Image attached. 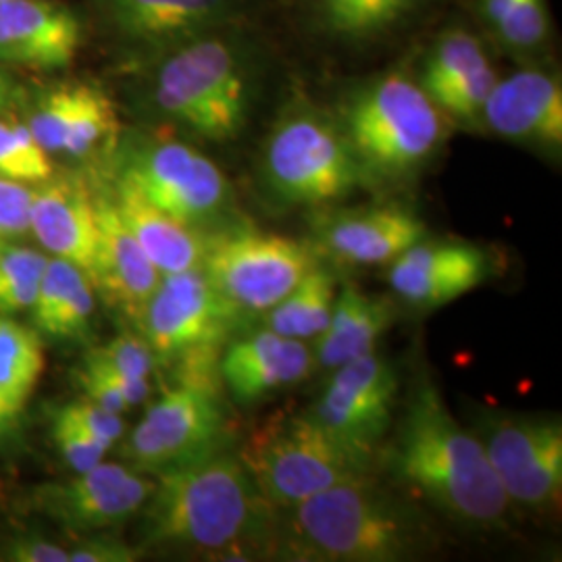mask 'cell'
<instances>
[{"label":"cell","mask_w":562,"mask_h":562,"mask_svg":"<svg viewBox=\"0 0 562 562\" xmlns=\"http://www.w3.org/2000/svg\"><path fill=\"white\" fill-rule=\"evenodd\" d=\"M262 181L288 206H325L369 186L338 121L299 104L281 115L262 146Z\"/></svg>","instance_id":"8992f818"},{"label":"cell","mask_w":562,"mask_h":562,"mask_svg":"<svg viewBox=\"0 0 562 562\" xmlns=\"http://www.w3.org/2000/svg\"><path fill=\"white\" fill-rule=\"evenodd\" d=\"M111 199L120 213L121 222L140 244L144 255L161 271V276L202 269L206 257L209 234L178 222L162 213L155 204L125 181H115Z\"/></svg>","instance_id":"cb8c5ba5"},{"label":"cell","mask_w":562,"mask_h":562,"mask_svg":"<svg viewBox=\"0 0 562 562\" xmlns=\"http://www.w3.org/2000/svg\"><path fill=\"white\" fill-rule=\"evenodd\" d=\"M2 559L15 562H69V550L41 536H15L7 543Z\"/></svg>","instance_id":"ab89813d"},{"label":"cell","mask_w":562,"mask_h":562,"mask_svg":"<svg viewBox=\"0 0 562 562\" xmlns=\"http://www.w3.org/2000/svg\"><path fill=\"white\" fill-rule=\"evenodd\" d=\"M398 392L396 367L373 350L334 369L308 411L355 461L371 469L394 422Z\"/></svg>","instance_id":"4fadbf2b"},{"label":"cell","mask_w":562,"mask_h":562,"mask_svg":"<svg viewBox=\"0 0 562 562\" xmlns=\"http://www.w3.org/2000/svg\"><path fill=\"white\" fill-rule=\"evenodd\" d=\"M86 361L101 364L104 369L117 371L130 378H146V380H150V375L159 367L157 355L153 352L150 344L144 336H136V334H123L102 346L92 348L86 355Z\"/></svg>","instance_id":"836d02e7"},{"label":"cell","mask_w":562,"mask_h":562,"mask_svg":"<svg viewBox=\"0 0 562 562\" xmlns=\"http://www.w3.org/2000/svg\"><path fill=\"white\" fill-rule=\"evenodd\" d=\"M30 232L44 250L78 265L90 278L97 255L94 194L78 178H50L34 190Z\"/></svg>","instance_id":"603a6c76"},{"label":"cell","mask_w":562,"mask_h":562,"mask_svg":"<svg viewBox=\"0 0 562 562\" xmlns=\"http://www.w3.org/2000/svg\"><path fill=\"white\" fill-rule=\"evenodd\" d=\"M44 371V350L36 331L0 315V398L25 406Z\"/></svg>","instance_id":"f1b7e54d"},{"label":"cell","mask_w":562,"mask_h":562,"mask_svg":"<svg viewBox=\"0 0 562 562\" xmlns=\"http://www.w3.org/2000/svg\"><path fill=\"white\" fill-rule=\"evenodd\" d=\"M102 23L127 46L162 53L225 27L241 0H92Z\"/></svg>","instance_id":"e0dca14e"},{"label":"cell","mask_w":562,"mask_h":562,"mask_svg":"<svg viewBox=\"0 0 562 562\" xmlns=\"http://www.w3.org/2000/svg\"><path fill=\"white\" fill-rule=\"evenodd\" d=\"M475 434L513 508L543 515L561 506L559 417L483 413Z\"/></svg>","instance_id":"7c38bea8"},{"label":"cell","mask_w":562,"mask_h":562,"mask_svg":"<svg viewBox=\"0 0 562 562\" xmlns=\"http://www.w3.org/2000/svg\"><path fill=\"white\" fill-rule=\"evenodd\" d=\"M498 80L492 63H485L480 69H475L471 76L448 88L434 102L442 111L443 117L464 121V123H477L482 121L483 104L487 101L494 83Z\"/></svg>","instance_id":"e575fe53"},{"label":"cell","mask_w":562,"mask_h":562,"mask_svg":"<svg viewBox=\"0 0 562 562\" xmlns=\"http://www.w3.org/2000/svg\"><path fill=\"white\" fill-rule=\"evenodd\" d=\"M0 178L42 183L53 178L50 155L36 140L30 125L0 115Z\"/></svg>","instance_id":"4dcf8cb0"},{"label":"cell","mask_w":562,"mask_h":562,"mask_svg":"<svg viewBox=\"0 0 562 562\" xmlns=\"http://www.w3.org/2000/svg\"><path fill=\"white\" fill-rule=\"evenodd\" d=\"M396 319V306L387 296L362 292L359 285H344L336 294L329 325L313 348L315 369L334 371L367 352L378 344Z\"/></svg>","instance_id":"d4e9b609"},{"label":"cell","mask_w":562,"mask_h":562,"mask_svg":"<svg viewBox=\"0 0 562 562\" xmlns=\"http://www.w3.org/2000/svg\"><path fill=\"white\" fill-rule=\"evenodd\" d=\"M313 371L315 355L308 341L283 338L267 327L227 341L220 359L222 383L241 406L304 382Z\"/></svg>","instance_id":"d6986e66"},{"label":"cell","mask_w":562,"mask_h":562,"mask_svg":"<svg viewBox=\"0 0 562 562\" xmlns=\"http://www.w3.org/2000/svg\"><path fill=\"white\" fill-rule=\"evenodd\" d=\"M482 121L504 140L559 153L562 146L561 81L542 69H521L496 80Z\"/></svg>","instance_id":"44dd1931"},{"label":"cell","mask_w":562,"mask_h":562,"mask_svg":"<svg viewBox=\"0 0 562 562\" xmlns=\"http://www.w3.org/2000/svg\"><path fill=\"white\" fill-rule=\"evenodd\" d=\"M246 313L225 301L202 269L162 276L142 315V336L159 364L215 361Z\"/></svg>","instance_id":"8fae6325"},{"label":"cell","mask_w":562,"mask_h":562,"mask_svg":"<svg viewBox=\"0 0 562 562\" xmlns=\"http://www.w3.org/2000/svg\"><path fill=\"white\" fill-rule=\"evenodd\" d=\"M27 125L53 157L88 159L117 140L120 120L113 101L90 83H65L44 92Z\"/></svg>","instance_id":"ac0fdd59"},{"label":"cell","mask_w":562,"mask_h":562,"mask_svg":"<svg viewBox=\"0 0 562 562\" xmlns=\"http://www.w3.org/2000/svg\"><path fill=\"white\" fill-rule=\"evenodd\" d=\"M336 121L371 181L402 180L419 171L446 138L442 111L404 71L352 88Z\"/></svg>","instance_id":"5b68a950"},{"label":"cell","mask_w":562,"mask_h":562,"mask_svg":"<svg viewBox=\"0 0 562 562\" xmlns=\"http://www.w3.org/2000/svg\"><path fill=\"white\" fill-rule=\"evenodd\" d=\"M34 190L27 183L0 178V238H18L30 232Z\"/></svg>","instance_id":"74e56055"},{"label":"cell","mask_w":562,"mask_h":562,"mask_svg":"<svg viewBox=\"0 0 562 562\" xmlns=\"http://www.w3.org/2000/svg\"><path fill=\"white\" fill-rule=\"evenodd\" d=\"M178 383L153 402L138 425L123 436L121 457L144 475H161L201 461L229 443L220 364L178 367Z\"/></svg>","instance_id":"52a82bcc"},{"label":"cell","mask_w":562,"mask_h":562,"mask_svg":"<svg viewBox=\"0 0 562 562\" xmlns=\"http://www.w3.org/2000/svg\"><path fill=\"white\" fill-rule=\"evenodd\" d=\"M276 527V552L292 561L402 562L431 546L423 515L367 473L325 487L288 510Z\"/></svg>","instance_id":"3957f363"},{"label":"cell","mask_w":562,"mask_h":562,"mask_svg":"<svg viewBox=\"0 0 562 562\" xmlns=\"http://www.w3.org/2000/svg\"><path fill=\"white\" fill-rule=\"evenodd\" d=\"M485 63H490V59L483 50L482 42L467 30L454 27L446 32L425 57L419 83L434 101Z\"/></svg>","instance_id":"f546056e"},{"label":"cell","mask_w":562,"mask_h":562,"mask_svg":"<svg viewBox=\"0 0 562 562\" xmlns=\"http://www.w3.org/2000/svg\"><path fill=\"white\" fill-rule=\"evenodd\" d=\"M319 262L311 244L229 223L209 234L202 271L248 317L273 308Z\"/></svg>","instance_id":"9c48e42d"},{"label":"cell","mask_w":562,"mask_h":562,"mask_svg":"<svg viewBox=\"0 0 562 562\" xmlns=\"http://www.w3.org/2000/svg\"><path fill=\"white\" fill-rule=\"evenodd\" d=\"M53 442L57 446L63 461L74 469V473L90 471L92 467L104 461L109 452L102 443L92 440L81 427L71 419H67L60 411L53 419Z\"/></svg>","instance_id":"d590c367"},{"label":"cell","mask_w":562,"mask_h":562,"mask_svg":"<svg viewBox=\"0 0 562 562\" xmlns=\"http://www.w3.org/2000/svg\"><path fill=\"white\" fill-rule=\"evenodd\" d=\"M336 294L334 273L317 265L283 301L262 313V327L283 338L315 341L329 325Z\"/></svg>","instance_id":"4316f807"},{"label":"cell","mask_w":562,"mask_h":562,"mask_svg":"<svg viewBox=\"0 0 562 562\" xmlns=\"http://www.w3.org/2000/svg\"><path fill=\"white\" fill-rule=\"evenodd\" d=\"M155 490V480L121 462H99L74 480L42 485L34 506L76 533H94L138 515Z\"/></svg>","instance_id":"5bb4252c"},{"label":"cell","mask_w":562,"mask_h":562,"mask_svg":"<svg viewBox=\"0 0 562 562\" xmlns=\"http://www.w3.org/2000/svg\"><path fill=\"white\" fill-rule=\"evenodd\" d=\"M427 238L419 215L401 204H375L323 213L313 222L311 248L344 267L390 265L406 248Z\"/></svg>","instance_id":"9a60e30c"},{"label":"cell","mask_w":562,"mask_h":562,"mask_svg":"<svg viewBox=\"0 0 562 562\" xmlns=\"http://www.w3.org/2000/svg\"><path fill=\"white\" fill-rule=\"evenodd\" d=\"M0 2H4V0H0Z\"/></svg>","instance_id":"bcb514c9"},{"label":"cell","mask_w":562,"mask_h":562,"mask_svg":"<svg viewBox=\"0 0 562 562\" xmlns=\"http://www.w3.org/2000/svg\"><path fill=\"white\" fill-rule=\"evenodd\" d=\"M11 99H13V81L9 80V76L0 69V113L9 106Z\"/></svg>","instance_id":"7bdbcfd3"},{"label":"cell","mask_w":562,"mask_h":562,"mask_svg":"<svg viewBox=\"0 0 562 562\" xmlns=\"http://www.w3.org/2000/svg\"><path fill=\"white\" fill-rule=\"evenodd\" d=\"M250 67L222 27L159 53L150 97L165 120L204 140H236L250 111Z\"/></svg>","instance_id":"277c9868"},{"label":"cell","mask_w":562,"mask_h":562,"mask_svg":"<svg viewBox=\"0 0 562 562\" xmlns=\"http://www.w3.org/2000/svg\"><path fill=\"white\" fill-rule=\"evenodd\" d=\"M387 475L467 531H506L513 506L475 431L450 413L429 378H417L396 431L380 450Z\"/></svg>","instance_id":"6da1fadb"},{"label":"cell","mask_w":562,"mask_h":562,"mask_svg":"<svg viewBox=\"0 0 562 562\" xmlns=\"http://www.w3.org/2000/svg\"><path fill=\"white\" fill-rule=\"evenodd\" d=\"M323 30L346 41H367L413 15L425 0H308Z\"/></svg>","instance_id":"83f0119b"},{"label":"cell","mask_w":562,"mask_h":562,"mask_svg":"<svg viewBox=\"0 0 562 562\" xmlns=\"http://www.w3.org/2000/svg\"><path fill=\"white\" fill-rule=\"evenodd\" d=\"M21 413H23V408L0 404V442H4L9 436H13L18 431Z\"/></svg>","instance_id":"60d3db41"},{"label":"cell","mask_w":562,"mask_h":562,"mask_svg":"<svg viewBox=\"0 0 562 562\" xmlns=\"http://www.w3.org/2000/svg\"><path fill=\"white\" fill-rule=\"evenodd\" d=\"M81 23L55 0L0 2V63L63 69L78 57Z\"/></svg>","instance_id":"7402d4cb"},{"label":"cell","mask_w":562,"mask_h":562,"mask_svg":"<svg viewBox=\"0 0 562 562\" xmlns=\"http://www.w3.org/2000/svg\"><path fill=\"white\" fill-rule=\"evenodd\" d=\"M487 250L462 240H423L390 262L387 283L404 304L431 311L477 290L492 276Z\"/></svg>","instance_id":"2e32d148"},{"label":"cell","mask_w":562,"mask_h":562,"mask_svg":"<svg viewBox=\"0 0 562 562\" xmlns=\"http://www.w3.org/2000/svg\"><path fill=\"white\" fill-rule=\"evenodd\" d=\"M142 542L222 561L276 550L278 510L227 448L157 475L142 506Z\"/></svg>","instance_id":"7a4b0ae2"},{"label":"cell","mask_w":562,"mask_h":562,"mask_svg":"<svg viewBox=\"0 0 562 562\" xmlns=\"http://www.w3.org/2000/svg\"><path fill=\"white\" fill-rule=\"evenodd\" d=\"M496 34L519 53L542 46L550 34V15L546 0H513Z\"/></svg>","instance_id":"d6a6232c"},{"label":"cell","mask_w":562,"mask_h":562,"mask_svg":"<svg viewBox=\"0 0 562 562\" xmlns=\"http://www.w3.org/2000/svg\"><path fill=\"white\" fill-rule=\"evenodd\" d=\"M48 257L41 250L9 246L0 255V315L30 311Z\"/></svg>","instance_id":"1f68e13d"},{"label":"cell","mask_w":562,"mask_h":562,"mask_svg":"<svg viewBox=\"0 0 562 562\" xmlns=\"http://www.w3.org/2000/svg\"><path fill=\"white\" fill-rule=\"evenodd\" d=\"M138 550L109 536L86 538L69 550V562H134Z\"/></svg>","instance_id":"f35d334b"},{"label":"cell","mask_w":562,"mask_h":562,"mask_svg":"<svg viewBox=\"0 0 562 562\" xmlns=\"http://www.w3.org/2000/svg\"><path fill=\"white\" fill-rule=\"evenodd\" d=\"M510 2L513 0H482L483 20L487 21L494 30H498V25L503 23Z\"/></svg>","instance_id":"b9f144b4"},{"label":"cell","mask_w":562,"mask_h":562,"mask_svg":"<svg viewBox=\"0 0 562 562\" xmlns=\"http://www.w3.org/2000/svg\"><path fill=\"white\" fill-rule=\"evenodd\" d=\"M94 209L99 238L90 281L109 306L140 323L146 304L159 288L161 271L121 222L111 192L94 194Z\"/></svg>","instance_id":"ffe728a7"},{"label":"cell","mask_w":562,"mask_h":562,"mask_svg":"<svg viewBox=\"0 0 562 562\" xmlns=\"http://www.w3.org/2000/svg\"><path fill=\"white\" fill-rule=\"evenodd\" d=\"M94 285L78 265L48 259L32 304L34 325L55 340H86L94 317Z\"/></svg>","instance_id":"484cf974"},{"label":"cell","mask_w":562,"mask_h":562,"mask_svg":"<svg viewBox=\"0 0 562 562\" xmlns=\"http://www.w3.org/2000/svg\"><path fill=\"white\" fill-rule=\"evenodd\" d=\"M0 404H9V406H15V404H11V402L2 401V398H0ZM18 408H21V406H18Z\"/></svg>","instance_id":"f6af8a7d"},{"label":"cell","mask_w":562,"mask_h":562,"mask_svg":"<svg viewBox=\"0 0 562 562\" xmlns=\"http://www.w3.org/2000/svg\"><path fill=\"white\" fill-rule=\"evenodd\" d=\"M4 248H7V241L0 238V255H2V250H4Z\"/></svg>","instance_id":"ee69618b"},{"label":"cell","mask_w":562,"mask_h":562,"mask_svg":"<svg viewBox=\"0 0 562 562\" xmlns=\"http://www.w3.org/2000/svg\"><path fill=\"white\" fill-rule=\"evenodd\" d=\"M60 413L81 427L92 440L102 443L106 450H111L125 436L123 415L106 411L97 402L88 401V398L65 404L60 408Z\"/></svg>","instance_id":"8d00e7d4"},{"label":"cell","mask_w":562,"mask_h":562,"mask_svg":"<svg viewBox=\"0 0 562 562\" xmlns=\"http://www.w3.org/2000/svg\"><path fill=\"white\" fill-rule=\"evenodd\" d=\"M238 457L278 513L288 510L334 483L369 473L306 413H278L241 443Z\"/></svg>","instance_id":"ba28073f"},{"label":"cell","mask_w":562,"mask_h":562,"mask_svg":"<svg viewBox=\"0 0 562 562\" xmlns=\"http://www.w3.org/2000/svg\"><path fill=\"white\" fill-rule=\"evenodd\" d=\"M117 180L169 217L202 234L217 232L234 213V190L222 169L199 148L178 140L132 144Z\"/></svg>","instance_id":"30bf717a"}]
</instances>
